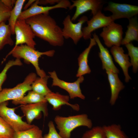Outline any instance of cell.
Returning <instances> with one entry per match:
<instances>
[{"label":"cell","instance_id":"6da1fadb","mask_svg":"<svg viewBox=\"0 0 138 138\" xmlns=\"http://www.w3.org/2000/svg\"><path fill=\"white\" fill-rule=\"evenodd\" d=\"M46 13L36 15L25 20L35 36L54 46L61 47L64 43L62 29L55 20Z\"/></svg>","mask_w":138,"mask_h":138},{"label":"cell","instance_id":"7a4b0ae2","mask_svg":"<svg viewBox=\"0 0 138 138\" xmlns=\"http://www.w3.org/2000/svg\"><path fill=\"white\" fill-rule=\"evenodd\" d=\"M55 53L54 50H51L43 52H40L26 44H21L13 48L3 59L2 63L6 60L9 56L12 54L16 59H23L25 62L31 63L34 66L37 74L40 77H42L46 75L45 72L40 67L39 59L42 55H45L49 57H52Z\"/></svg>","mask_w":138,"mask_h":138},{"label":"cell","instance_id":"3957f363","mask_svg":"<svg viewBox=\"0 0 138 138\" xmlns=\"http://www.w3.org/2000/svg\"><path fill=\"white\" fill-rule=\"evenodd\" d=\"M54 121L59 134L63 138H70L71 132L77 127L83 126L90 129L93 125L91 120L86 114L67 117L57 115Z\"/></svg>","mask_w":138,"mask_h":138},{"label":"cell","instance_id":"277c9868","mask_svg":"<svg viewBox=\"0 0 138 138\" xmlns=\"http://www.w3.org/2000/svg\"><path fill=\"white\" fill-rule=\"evenodd\" d=\"M37 77L36 74L32 72L26 77L24 81L12 88L2 89L0 92V103L10 100L20 99L27 91L31 90V85Z\"/></svg>","mask_w":138,"mask_h":138},{"label":"cell","instance_id":"5b68a950","mask_svg":"<svg viewBox=\"0 0 138 138\" xmlns=\"http://www.w3.org/2000/svg\"><path fill=\"white\" fill-rule=\"evenodd\" d=\"M8 104V101L0 103V116L15 131L26 130L34 125L23 121L22 117L15 113L16 108L8 107H7Z\"/></svg>","mask_w":138,"mask_h":138},{"label":"cell","instance_id":"8992f818","mask_svg":"<svg viewBox=\"0 0 138 138\" xmlns=\"http://www.w3.org/2000/svg\"><path fill=\"white\" fill-rule=\"evenodd\" d=\"M88 20L86 16L81 17L76 23H74L71 20L70 16L68 15L63 21V28L62 29L63 36L64 39H71L75 44H76L83 37L82 31L83 24Z\"/></svg>","mask_w":138,"mask_h":138},{"label":"cell","instance_id":"52a82bcc","mask_svg":"<svg viewBox=\"0 0 138 138\" xmlns=\"http://www.w3.org/2000/svg\"><path fill=\"white\" fill-rule=\"evenodd\" d=\"M16 35L15 48L19 45L25 43L28 46L36 49V44L34 39L35 36L30 26L25 20L18 19L14 27Z\"/></svg>","mask_w":138,"mask_h":138},{"label":"cell","instance_id":"ba28073f","mask_svg":"<svg viewBox=\"0 0 138 138\" xmlns=\"http://www.w3.org/2000/svg\"><path fill=\"white\" fill-rule=\"evenodd\" d=\"M48 73L52 79V86H58L65 90L68 93L70 99L78 97L82 99H85V97L82 94L80 87V84L84 79L83 76L78 77L73 82H68L59 78L55 71L49 72Z\"/></svg>","mask_w":138,"mask_h":138},{"label":"cell","instance_id":"9c48e42d","mask_svg":"<svg viewBox=\"0 0 138 138\" xmlns=\"http://www.w3.org/2000/svg\"><path fill=\"white\" fill-rule=\"evenodd\" d=\"M123 29L120 25L112 21L107 26L103 28L100 34L104 43L107 47L113 46H120L123 39Z\"/></svg>","mask_w":138,"mask_h":138},{"label":"cell","instance_id":"30bf717a","mask_svg":"<svg viewBox=\"0 0 138 138\" xmlns=\"http://www.w3.org/2000/svg\"><path fill=\"white\" fill-rule=\"evenodd\" d=\"M112 13L110 16L112 20H114L122 18L128 19L137 15L138 14V6L126 4H120L110 2L104 9Z\"/></svg>","mask_w":138,"mask_h":138},{"label":"cell","instance_id":"8fae6325","mask_svg":"<svg viewBox=\"0 0 138 138\" xmlns=\"http://www.w3.org/2000/svg\"><path fill=\"white\" fill-rule=\"evenodd\" d=\"M73 4L69 8L72 9L76 7L75 12L71 18L72 21H75L81 15L90 10L93 16L98 12L101 11L103 2L101 0H72Z\"/></svg>","mask_w":138,"mask_h":138},{"label":"cell","instance_id":"7c38bea8","mask_svg":"<svg viewBox=\"0 0 138 138\" xmlns=\"http://www.w3.org/2000/svg\"><path fill=\"white\" fill-rule=\"evenodd\" d=\"M71 5L70 2L68 0H61L58 3L52 6H43L39 5L38 0L36 1L30 7L22 11L18 19H26L34 16L46 13H49L52 10L58 8L67 9Z\"/></svg>","mask_w":138,"mask_h":138},{"label":"cell","instance_id":"4fadbf2b","mask_svg":"<svg viewBox=\"0 0 138 138\" xmlns=\"http://www.w3.org/2000/svg\"><path fill=\"white\" fill-rule=\"evenodd\" d=\"M113 21L110 16H105L101 11L98 12L87 21V26L82 28L83 38L85 40L91 38V33L95 30L107 26Z\"/></svg>","mask_w":138,"mask_h":138},{"label":"cell","instance_id":"5bb4252c","mask_svg":"<svg viewBox=\"0 0 138 138\" xmlns=\"http://www.w3.org/2000/svg\"><path fill=\"white\" fill-rule=\"evenodd\" d=\"M47 102H41L21 105L20 109L26 117L28 123L30 124L34 119L40 118L42 112L44 117L48 116Z\"/></svg>","mask_w":138,"mask_h":138},{"label":"cell","instance_id":"9a60e30c","mask_svg":"<svg viewBox=\"0 0 138 138\" xmlns=\"http://www.w3.org/2000/svg\"><path fill=\"white\" fill-rule=\"evenodd\" d=\"M110 52L115 61L120 65L122 69L126 83L131 79L128 73V68L132 66L128 54H125L124 51L120 46H113L111 47Z\"/></svg>","mask_w":138,"mask_h":138},{"label":"cell","instance_id":"2e32d148","mask_svg":"<svg viewBox=\"0 0 138 138\" xmlns=\"http://www.w3.org/2000/svg\"><path fill=\"white\" fill-rule=\"evenodd\" d=\"M45 97L47 102L52 105V109L54 110H59L64 105L69 106L75 111H78L80 109V107L78 104H72L69 102L70 98L69 96L51 91Z\"/></svg>","mask_w":138,"mask_h":138},{"label":"cell","instance_id":"e0dca14e","mask_svg":"<svg viewBox=\"0 0 138 138\" xmlns=\"http://www.w3.org/2000/svg\"><path fill=\"white\" fill-rule=\"evenodd\" d=\"M93 35L100 50L99 55L102 62L103 69H109L115 73H119V70L114 64L111 56L107 49L103 46L95 33Z\"/></svg>","mask_w":138,"mask_h":138},{"label":"cell","instance_id":"ac0fdd59","mask_svg":"<svg viewBox=\"0 0 138 138\" xmlns=\"http://www.w3.org/2000/svg\"><path fill=\"white\" fill-rule=\"evenodd\" d=\"M105 70L107 74L111 89V96L110 103L111 105H113L118 98L119 93L124 88L125 86L119 78L118 74L109 69Z\"/></svg>","mask_w":138,"mask_h":138},{"label":"cell","instance_id":"d6986e66","mask_svg":"<svg viewBox=\"0 0 138 138\" xmlns=\"http://www.w3.org/2000/svg\"><path fill=\"white\" fill-rule=\"evenodd\" d=\"M96 44L94 39L91 38L88 47L79 55L78 58L79 67L76 75L77 77L90 73L91 70L88 64V56L91 49Z\"/></svg>","mask_w":138,"mask_h":138},{"label":"cell","instance_id":"ffe728a7","mask_svg":"<svg viewBox=\"0 0 138 138\" xmlns=\"http://www.w3.org/2000/svg\"><path fill=\"white\" fill-rule=\"evenodd\" d=\"M128 20L127 29L121 42V44L123 45H125L133 41H138V22L137 15Z\"/></svg>","mask_w":138,"mask_h":138},{"label":"cell","instance_id":"44dd1931","mask_svg":"<svg viewBox=\"0 0 138 138\" xmlns=\"http://www.w3.org/2000/svg\"><path fill=\"white\" fill-rule=\"evenodd\" d=\"M44 102H47L44 96L30 90L26 96L20 99L12 100V103L15 105H25Z\"/></svg>","mask_w":138,"mask_h":138},{"label":"cell","instance_id":"7402d4cb","mask_svg":"<svg viewBox=\"0 0 138 138\" xmlns=\"http://www.w3.org/2000/svg\"><path fill=\"white\" fill-rule=\"evenodd\" d=\"M50 76L47 75L42 77H37L31 85L32 90L36 93L45 97L52 91L47 86Z\"/></svg>","mask_w":138,"mask_h":138},{"label":"cell","instance_id":"603a6c76","mask_svg":"<svg viewBox=\"0 0 138 138\" xmlns=\"http://www.w3.org/2000/svg\"><path fill=\"white\" fill-rule=\"evenodd\" d=\"M10 28L5 22L0 24V51L6 45L12 46L14 42L11 37Z\"/></svg>","mask_w":138,"mask_h":138},{"label":"cell","instance_id":"cb8c5ba5","mask_svg":"<svg viewBox=\"0 0 138 138\" xmlns=\"http://www.w3.org/2000/svg\"><path fill=\"white\" fill-rule=\"evenodd\" d=\"M25 0H16L15 5L11 10L8 19V25L10 26L12 34H15L14 27L16 21L22 12V10Z\"/></svg>","mask_w":138,"mask_h":138},{"label":"cell","instance_id":"d4e9b609","mask_svg":"<svg viewBox=\"0 0 138 138\" xmlns=\"http://www.w3.org/2000/svg\"><path fill=\"white\" fill-rule=\"evenodd\" d=\"M102 127L105 138H128L119 124H112Z\"/></svg>","mask_w":138,"mask_h":138},{"label":"cell","instance_id":"484cf974","mask_svg":"<svg viewBox=\"0 0 138 138\" xmlns=\"http://www.w3.org/2000/svg\"><path fill=\"white\" fill-rule=\"evenodd\" d=\"M42 132L37 126L22 131H15L12 138H43Z\"/></svg>","mask_w":138,"mask_h":138},{"label":"cell","instance_id":"4316f807","mask_svg":"<svg viewBox=\"0 0 138 138\" xmlns=\"http://www.w3.org/2000/svg\"><path fill=\"white\" fill-rule=\"evenodd\" d=\"M125 45L128 50V55L130 58L133 72L136 73L138 70V47L134 46L131 42Z\"/></svg>","mask_w":138,"mask_h":138},{"label":"cell","instance_id":"83f0119b","mask_svg":"<svg viewBox=\"0 0 138 138\" xmlns=\"http://www.w3.org/2000/svg\"><path fill=\"white\" fill-rule=\"evenodd\" d=\"M22 63L20 59H16L15 60H9L6 64L3 69L0 73V92L2 90V86L7 78V73L8 70L14 66H21Z\"/></svg>","mask_w":138,"mask_h":138},{"label":"cell","instance_id":"f1b7e54d","mask_svg":"<svg viewBox=\"0 0 138 138\" xmlns=\"http://www.w3.org/2000/svg\"><path fill=\"white\" fill-rule=\"evenodd\" d=\"M81 138H105V136L102 126H97L86 131Z\"/></svg>","mask_w":138,"mask_h":138},{"label":"cell","instance_id":"f546056e","mask_svg":"<svg viewBox=\"0 0 138 138\" xmlns=\"http://www.w3.org/2000/svg\"><path fill=\"white\" fill-rule=\"evenodd\" d=\"M14 131L0 116V138H12Z\"/></svg>","mask_w":138,"mask_h":138},{"label":"cell","instance_id":"4dcf8cb0","mask_svg":"<svg viewBox=\"0 0 138 138\" xmlns=\"http://www.w3.org/2000/svg\"><path fill=\"white\" fill-rule=\"evenodd\" d=\"M11 10L0 0V24L8 20Z\"/></svg>","mask_w":138,"mask_h":138},{"label":"cell","instance_id":"1f68e13d","mask_svg":"<svg viewBox=\"0 0 138 138\" xmlns=\"http://www.w3.org/2000/svg\"><path fill=\"white\" fill-rule=\"evenodd\" d=\"M48 126L49 132L48 133L45 135L43 138H63L56 131L53 122L50 121Z\"/></svg>","mask_w":138,"mask_h":138},{"label":"cell","instance_id":"d6a6232c","mask_svg":"<svg viewBox=\"0 0 138 138\" xmlns=\"http://www.w3.org/2000/svg\"><path fill=\"white\" fill-rule=\"evenodd\" d=\"M2 2L7 7L11 10L13 8L16 0H1Z\"/></svg>","mask_w":138,"mask_h":138},{"label":"cell","instance_id":"836d02e7","mask_svg":"<svg viewBox=\"0 0 138 138\" xmlns=\"http://www.w3.org/2000/svg\"><path fill=\"white\" fill-rule=\"evenodd\" d=\"M61 0H38L39 5H46L48 4L51 5L56 4L59 3Z\"/></svg>","mask_w":138,"mask_h":138},{"label":"cell","instance_id":"e575fe53","mask_svg":"<svg viewBox=\"0 0 138 138\" xmlns=\"http://www.w3.org/2000/svg\"><path fill=\"white\" fill-rule=\"evenodd\" d=\"M36 0H29L24 6V10H25L28 8Z\"/></svg>","mask_w":138,"mask_h":138}]
</instances>
